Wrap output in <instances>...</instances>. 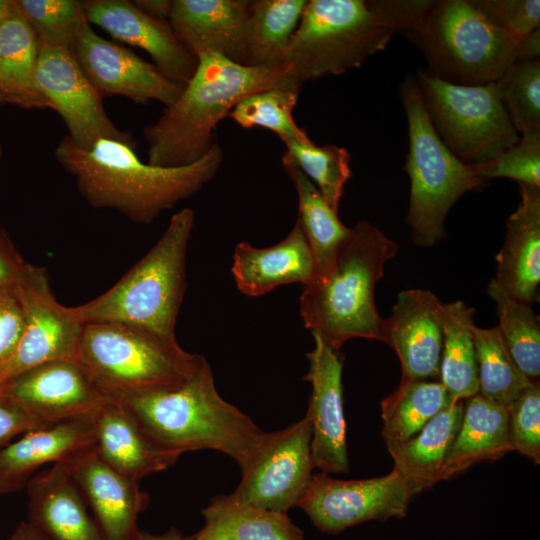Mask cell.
<instances>
[{
	"instance_id": "8d00e7d4",
	"label": "cell",
	"mask_w": 540,
	"mask_h": 540,
	"mask_svg": "<svg viewBox=\"0 0 540 540\" xmlns=\"http://www.w3.org/2000/svg\"><path fill=\"white\" fill-rule=\"evenodd\" d=\"M488 295L496 304L497 326L509 354L520 371L531 381L540 375V323L531 306L509 295L492 279Z\"/></svg>"
},
{
	"instance_id": "7bdbcfd3",
	"label": "cell",
	"mask_w": 540,
	"mask_h": 540,
	"mask_svg": "<svg viewBox=\"0 0 540 540\" xmlns=\"http://www.w3.org/2000/svg\"><path fill=\"white\" fill-rule=\"evenodd\" d=\"M496 26L517 39L540 28L539 0H472Z\"/></svg>"
},
{
	"instance_id": "d6a6232c",
	"label": "cell",
	"mask_w": 540,
	"mask_h": 540,
	"mask_svg": "<svg viewBox=\"0 0 540 540\" xmlns=\"http://www.w3.org/2000/svg\"><path fill=\"white\" fill-rule=\"evenodd\" d=\"M474 312V308L460 300L443 304L440 382L452 402L463 401L478 393Z\"/></svg>"
},
{
	"instance_id": "cb8c5ba5",
	"label": "cell",
	"mask_w": 540,
	"mask_h": 540,
	"mask_svg": "<svg viewBox=\"0 0 540 540\" xmlns=\"http://www.w3.org/2000/svg\"><path fill=\"white\" fill-rule=\"evenodd\" d=\"M521 200L506 222L496 256L495 281L513 298L530 305L540 282V187L519 183Z\"/></svg>"
},
{
	"instance_id": "1f68e13d",
	"label": "cell",
	"mask_w": 540,
	"mask_h": 540,
	"mask_svg": "<svg viewBox=\"0 0 540 540\" xmlns=\"http://www.w3.org/2000/svg\"><path fill=\"white\" fill-rule=\"evenodd\" d=\"M282 164L297 193V221L312 251L317 277L332 264L350 228L341 222L338 211L328 204L313 182L286 152L282 157Z\"/></svg>"
},
{
	"instance_id": "9a60e30c",
	"label": "cell",
	"mask_w": 540,
	"mask_h": 540,
	"mask_svg": "<svg viewBox=\"0 0 540 540\" xmlns=\"http://www.w3.org/2000/svg\"><path fill=\"white\" fill-rule=\"evenodd\" d=\"M0 393L48 425L90 418L112 398L78 359L27 369L3 382Z\"/></svg>"
},
{
	"instance_id": "4316f807",
	"label": "cell",
	"mask_w": 540,
	"mask_h": 540,
	"mask_svg": "<svg viewBox=\"0 0 540 540\" xmlns=\"http://www.w3.org/2000/svg\"><path fill=\"white\" fill-rule=\"evenodd\" d=\"M512 451L508 410L479 393L463 400L458 433L441 469L440 481L450 480L483 461H497Z\"/></svg>"
},
{
	"instance_id": "d6986e66",
	"label": "cell",
	"mask_w": 540,
	"mask_h": 540,
	"mask_svg": "<svg viewBox=\"0 0 540 540\" xmlns=\"http://www.w3.org/2000/svg\"><path fill=\"white\" fill-rule=\"evenodd\" d=\"M87 22L98 26L115 41L140 48L170 80L184 86L198 60L183 45L166 20L153 18L128 0H86Z\"/></svg>"
},
{
	"instance_id": "f546056e",
	"label": "cell",
	"mask_w": 540,
	"mask_h": 540,
	"mask_svg": "<svg viewBox=\"0 0 540 540\" xmlns=\"http://www.w3.org/2000/svg\"><path fill=\"white\" fill-rule=\"evenodd\" d=\"M39 42L17 10L0 25V95L23 109H50L36 82Z\"/></svg>"
},
{
	"instance_id": "603a6c76",
	"label": "cell",
	"mask_w": 540,
	"mask_h": 540,
	"mask_svg": "<svg viewBox=\"0 0 540 540\" xmlns=\"http://www.w3.org/2000/svg\"><path fill=\"white\" fill-rule=\"evenodd\" d=\"M29 522L50 540H104L65 464H53L26 484Z\"/></svg>"
},
{
	"instance_id": "ac0fdd59",
	"label": "cell",
	"mask_w": 540,
	"mask_h": 540,
	"mask_svg": "<svg viewBox=\"0 0 540 540\" xmlns=\"http://www.w3.org/2000/svg\"><path fill=\"white\" fill-rule=\"evenodd\" d=\"M383 342L399 358L400 381H440L443 303L426 289L400 292L383 321Z\"/></svg>"
},
{
	"instance_id": "6da1fadb",
	"label": "cell",
	"mask_w": 540,
	"mask_h": 540,
	"mask_svg": "<svg viewBox=\"0 0 540 540\" xmlns=\"http://www.w3.org/2000/svg\"><path fill=\"white\" fill-rule=\"evenodd\" d=\"M110 395L164 450L179 455L215 450L231 457L241 472L272 436L219 395L204 356L189 375L174 383Z\"/></svg>"
},
{
	"instance_id": "681fc988",
	"label": "cell",
	"mask_w": 540,
	"mask_h": 540,
	"mask_svg": "<svg viewBox=\"0 0 540 540\" xmlns=\"http://www.w3.org/2000/svg\"><path fill=\"white\" fill-rule=\"evenodd\" d=\"M7 540H50L30 522L21 523Z\"/></svg>"
},
{
	"instance_id": "83f0119b",
	"label": "cell",
	"mask_w": 540,
	"mask_h": 540,
	"mask_svg": "<svg viewBox=\"0 0 540 540\" xmlns=\"http://www.w3.org/2000/svg\"><path fill=\"white\" fill-rule=\"evenodd\" d=\"M463 401L436 414L415 436L389 449L396 471L415 496L440 481L441 469L460 428Z\"/></svg>"
},
{
	"instance_id": "60d3db41",
	"label": "cell",
	"mask_w": 540,
	"mask_h": 540,
	"mask_svg": "<svg viewBox=\"0 0 540 540\" xmlns=\"http://www.w3.org/2000/svg\"><path fill=\"white\" fill-rule=\"evenodd\" d=\"M475 173L487 180L504 177L519 183L540 187V130H528L498 157L471 165Z\"/></svg>"
},
{
	"instance_id": "7c38bea8",
	"label": "cell",
	"mask_w": 540,
	"mask_h": 540,
	"mask_svg": "<svg viewBox=\"0 0 540 540\" xmlns=\"http://www.w3.org/2000/svg\"><path fill=\"white\" fill-rule=\"evenodd\" d=\"M414 497L410 485L395 469L384 476L359 480L317 472L298 507L317 529L337 534L371 520L403 518Z\"/></svg>"
},
{
	"instance_id": "836d02e7",
	"label": "cell",
	"mask_w": 540,
	"mask_h": 540,
	"mask_svg": "<svg viewBox=\"0 0 540 540\" xmlns=\"http://www.w3.org/2000/svg\"><path fill=\"white\" fill-rule=\"evenodd\" d=\"M452 403L440 381H400L381 402L382 438L387 449L415 436Z\"/></svg>"
},
{
	"instance_id": "484cf974",
	"label": "cell",
	"mask_w": 540,
	"mask_h": 540,
	"mask_svg": "<svg viewBox=\"0 0 540 540\" xmlns=\"http://www.w3.org/2000/svg\"><path fill=\"white\" fill-rule=\"evenodd\" d=\"M97 456L118 473L139 481L174 465L181 455L155 444L114 399L92 416Z\"/></svg>"
},
{
	"instance_id": "c3c4849f",
	"label": "cell",
	"mask_w": 540,
	"mask_h": 540,
	"mask_svg": "<svg viewBox=\"0 0 540 540\" xmlns=\"http://www.w3.org/2000/svg\"><path fill=\"white\" fill-rule=\"evenodd\" d=\"M540 56V28L524 36L518 45L517 60H534Z\"/></svg>"
},
{
	"instance_id": "f1b7e54d",
	"label": "cell",
	"mask_w": 540,
	"mask_h": 540,
	"mask_svg": "<svg viewBox=\"0 0 540 540\" xmlns=\"http://www.w3.org/2000/svg\"><path fill=\"white\" fill-rule=\"evenodd\" d=\"M204 525L193 540H303L288 513L266 510L232 493L212 498L202 510Z\"/></svg>"
},
{
	"instance_id": "bcb514c9",
	"label": "cell",
	"mask_w": 540,
	"mask_h": 540,
	"mask_svg": "<svg viewBox=\"0 0 540 540\" xmlns=\"http://www.w3.org/2000/svg\"><path fill=\"white\" fill-rule=\"evenodd\" d=\"M25 264L26 261L0 226V289L14 285Z\"/></svg>"
},
{
	"instance_id": "e0dca14e",
	"label": "cell",
	"mask_w": 540,
	"mask_h": 540,
	"mask_svg": "<svg viewBox=\"0 0 540 540\" xmlns=\"http://www.w3.org/2000/svg\"><path fill=\"white\" fill-rule=\"evenodd\" d=\"M315 346L307 353L309 368L303 380L311 385L307 418L311 425L314 467L325 474L348 473L342 371L339 351L313 335Z\"/></svg>"
},
{
	"instance_id": "7dc6e473",
	"label": "cell",
	"mask_w": 540,
	"mask_h": 540,
	"mask_svg": "<svg viewBox=\"0 0 540 540\" xmlns=\"http://www.w3.org/2000/svg\"><path fill=\"white\" fill-rule=\"evenodd\" d=\"M132 3L145 14L168 21L172 0H134Z\"/></svg>"
},
{
	"instance_id": "b9f144b4",
	"label": "cell",
	"mask_w": 540,
	"mask_h": 540,
	"mask_svg": "<svg viewBox=\"0 0 540 540\" xmlns=\"http://www.w3.org/2000/svg\"><path fill=\"white\" fill-rule=\"evenodd\" d=\"M512 451L540 463V384L532 382L507 408Z\"/></svg>"
},
{
	"instance_id": "5b68a950",
	"label": "cell",
	"mask_w": 540,
	"mask_h": 540,
	"mask_svg": "<svg viewBox=\"0 0 540 540\" xmlns=\"http://www.w3.org/2000/svg\"><path fill=\"white\" fill-rule=\"evenodd\" d=\"M397 251L398 244L368 221L350 228L329 268L303 287L300 314L312 335L336 351L354 338L383 342L374 290Z\"/></svg>"
},
{
	"instance_id": "52a82bcc",
	"label": "cell",
	"mask_w": 540,
	"mask_h": 540,
	"mask_svg": "<svg viewBox=\"0 0 540 540\" xmlns=\"http://www.w3.org/2000/svg\"><path fill=\"white\" fill-rule=\"evenodd\" d=\"M424 53L427 72L456 85L496 82L518 59L521 39L492 23L472 0H433L404 33Z\"/></svg>"
},
{
	"instance_id": "3957f363",
	"label": "cell",
	"mask_w": 540,
	"mask_h": 540,
	"mask_svg": "<svg viewBox=\"0 0 540 540\" xmlns=\"http://www.w3.org/2000/svg\"><path fill=\"white\" fill-rule=\"evenodd\" d=\"M432 1L309 0L284 64L301 83L344 74L414 29Z\"/></svg>"
},
{
	"instance_id": "74e56055",
	"label": "cell",
	"mask_w": 540,
	"mask_h": 540,
	"mask_svg": "<svg viewBox=\"0 0 540 540\" xmlns=\"http://www.w3.org/2000/svg\"><path fill=\"white\" fill-rule=\"evenodd\" d=\"M286 153L313 182L328 204L336 211L351 177V156L344 147L318 146L309 141L283 140Z\"/></svg>"
},
{
	"instance_id": "ffe728a7",
	"label": "cell",
	"mask_w": 540,
	"mask_h": 540,
	"mask_svg": "<svg viewBox=\"0 0 540 540\" xmlns=\"http://www.w3.org/2000/svg\"><path fill=\"white\" fill-rule=\"evenodd\" d=\"M93 510L104 540H134L138 515L149 504L139 481L128 478L104 463L94 446L65 464Z\"/></svg>"
},
{
	"instance_id": "2e32d148",
	"label": "cell",
	"mask_w": 540,
	"mask_h": 540,
	"mask_svg": "<svg viewBox=\"0 0 540 540\" xmlns=\"http://www.w3.org/2000/svg\"><path fill=\"white\" fill-rule=\"evenodd\" d=\"M72 53L99 95L123 96L136 104L171 105L183 86L167 78L153 63L128 48L101 37L87 22L77 33Z\"/></svg>"
},
{
	"instance_id": "8fae6325",
	"label": "cell",
	"mask_w": 540,
	"mask_h": 540,
	"mask_svg": "<svg viewBox=\"0 0 540 540\" xmlns=\"http://www.w3.org/2000/svg\"><path fill=\"white\" fill-rule=\"evenodd\" d=\"M14 288L22 305L24 330L15 354L0 367V385L39 364L77 359L84 325L72 307L57 301L44 267L26 262Z\"/></svg>"
},
{
	"instance_id": "7402d4cb",
	"label": "cell",
	"mask_w": 540,
	"mask_h": 540,
	"mask_svg": "<svg viewBox=\"0 0 540 540\" xmlns=\"http://www.w3.org/2000/svg\"><path fill=\"white\" fill-rule=\"evenodd\" d=\"M92 417L65 420L33 430L0 450V495L26 486L46 463L67 464L94 446Z\"/></svg>"
},
{
	"instance_id": "ab89813d",
	"label": "cell",
	"mask_w": 540,
	"mask_h": 540,
	"mask_svg": "<svg viewBox=\"0 0 540 540\" xmlns=\"http://www.w3.org/2000/svg\"><path fill=\"white\" fill-rule=\"evenodd\" d=\"M496 83L517 132L540 130V60H516Z\"/></svg>"
},
{
	"instance_id": "4dcf8cb0",
	"label": "cell",
	"mask_w": 540,
	"mask_h": 540,
	"mask_svg": "<svg viewBox=\"0 0 540 540\" xmlns=\"http://www.w3.org/2000/svg\"><path fill=\"white\" fill-rule=\"evenodd\" d=\"M306 3V0L250 1L245 31L247 66L284 64Z\"/></svg>"
},
{
	"instance_id": "5bb4252c",
	"label": "cell",
	"mask_w": 540,
	"mask_h": 540,
	"mask_svg": "<svg viewBox=\"0 0 540 540\" xmlns=\"http://www.w3.org/2000/svg\"><path fill=\"white\" fill-rule=\"evenodd\" d=\"M312 431L305 415L272 436L253 463L242 473L232 494L242 502L288 513L299 505L315 469L311 454Z\"/></svg>"
},
{
	"instance_id": "4fadbf2b",
	"label": "cell",
	"mask_w": 540,
	"mask_h": 540,
	"mask_svg": "<svg viewBox=\"0 0 540 540\" xmlns=\"http://www.w3.org/2000/svg\"><path fill=\"white\" fill-rule=\"evenodd\" d=\"M36 82L76 145L88 148L101 138L136 143L130 131L119 129L109 118L103 98L80 69L71 48L39 44Z\"/></svg>"
},
{
	"instance_id": "db71d44e",
	"label": "cell",
	"mask_w": 540,
	"mask_h": 540,
	"mask_svg": "<svg viewBox=\"0 0 540 540\" xmlns=\"http://www.w3.org/2000/svg\"><path fill=\"white\" fill-rule=\"evenodd\" d=\"M3 103L4 102H3L2 98H1V95H0V105L3 104Z\"/></svg>"
},
{
	"instance_id": "44dd1931",
	"label": "cell",
	"mask_w": 540,
	"mask_h": 540,
	"mask_svg": "<svg viewBox=\"0 0 540 540\" xmlns=\"http://www.w3.org/2000/svg\"><path fill=\"white\" fill-rule=\"evenodd\" d=\"M249 5V0H172L168 22L196 58L216 54L246 65Z\"/></svg>"
},
{
	"instance_id": "ba28073f",
	"label": "cell",
	"mask_w": 540,
	"mask_h": 540,
	"mask_svg": "<svg viewBox=\"0 0 540 540\" xmlns=\"http://www.w3.org/2000/svg\"><path fill=\"white\" fill-rule=\"evenodd\" d=\"M407 123L409 150L405 169L410 179L406 223L413 242L433 246L444 236V221L454 203L466 192L482 189L489 180L460 161L435 131L415 77L400 85Z\"/></svg>"
},
{
	"instance_id": "7a4b0ae2",
	"label": "cell",
	"mask_w": 540,
	"mask_h": 540,
	"mask_svg": "<svg viewBox=\"0 0 540 540\" xmlns=\"http://www.w3.org/2000/svg\"><path fill=\"white\" fill-rule=\"evenodd\" d=\"M54 157L74 178L89 205L116 210L134 223L149 224L209 183L223 164L224 152L215 142L189 165L162 167L143 162L136 143L101 138L83 148L66 135L55 147Z\"/></svg>"
},
{
	"instance_id": "277c9868",
	"label": "cell",
	"mask_w": 540,
	"mask_h": 540,
	"mask_svg": "<svg viewBox=\"0 0 540 540\" xmlns=\"http://www.w3.org/2000/svg\"><path fill=\"white\" fill-rule=\"evenodd\" d=\"M197 60L196 70L177 100L143 130L152 165L180 167L199 160L216 142L217 124L243 98L292 76L285 64L247 66L216 54H204Z\"/></svg>"
},
{
	"instance_id": "f6af8a7d",
	"label": "cell",
	"mask_w": 540,
	"mask_h": 540,
	"mask_svg": "<svg viewBox=\"0 0 540 540\" xmlns=\"http://www.w3.org/2000/svg\"><path fill=\"white\" fill-rule=\"evenodd\" d=\"M50 425L37 419L22 406L0 393V450L27 432Z\"/></svg>"
},
{
	"instance_id": "f907efd6",
	"label": "cell",
	"mask_w": 540,
	"mask_h": 540,
	"mask_svg": "<svg viewBox=\"0 0 540 540\" xmlns=\"http://www.w3.org/2000/svg\"><path fill=\"white\" fill-rule=\"evenodd\" d=\"M134 540H193V538L184 537L177 529L170 528L162 534H150L139 531Z\"/></svg>"
},
{
	"instance_id": "8992f818",
	"label": "cell",
	"mask_w": 540,
	"mask_h": 540,
	"mask_svg": "<svg viewBox=\"0 0 540 540\" xmlns=\"http://www.w3.org/2000/svg\"><path fill=\"white\" fill-rule=\"evenodd\" d=\"M194 211L175 213L156 244L109 290L72 307L83 323L116 322L177 342L175 326L186 288V253Z\"/></svg>"
},
{
	"instance_id": "816d5d0a",
	"label": "cell",
	"mask_w": 540,
	"mask_h": 540,
	"mask_svg": "<svg viewBox=\"0 0 540 540\" xmlns=\"http://www.w3.org/2000/svg\"><path fill=\"white\" fill-rule=\"evenodd\" d=\"M16 10L14 0H0V25Z\"/></svg>"
},
{
	"instance_id": "d590c367",
	"label": "cell",
	"mask_w": 540,
	"mask_h": 540,
	"mask_svg": "<svg viewBox=\"0 0 540 540\" xmlns=\"http://www.w3.org/2000/svg\"><path fill=\"white\" fill-rule=\"evenodd\" d=\"M302 83L293 76L243 98L228 114L244 129L264 127L283 140H311L299 127L293 110L297 104Z\"/></svg>"
},
{
	"instance_id": "e575fe53",
	"label": "cell",
	"mask_w": 540,
	"mask_h": 540,
	"mask_svg": "<svg viewBox=\"0 0 540 540\" xmlns=\"http://www.w3.org/2000/svg\"><path fill=\"white\" fill-rule=\"evenodd\" d=\"M478 393L508 408L534 381L517 367L497 326H473Z\"/></svg>"
},
{
	"instance_id": "9c48e42d",
	"label": "cell",
	"mask_w": 540,
	"mask_h": 540,
	"mask_svg": "<svg viewBox=\"0 0 540 540\" xmlns=\"http://www.w3.org/2000/svg\"><path fill=\"white\" fill-rule=\"evenodd\" d=\"M415 79L435 131L464 164L490 161L519 140L496 82L456 85L423 69Z\"/></svg>"
},
{
	"instance_id": "ee69618b",
	"label": "cell",
	"mask_w": 540,
	"mask_h": 540,
	"mask_svg": "<svg viewBox=\"0 0 540 540\" xmlns=\"http://www.w3.org/2000/svg\"><path fill=\"white\" fill-rule=\"evenodd\" d=\"M24 330V315L14 285L0 289V367L15 354Z\"/></svg>"
},
{
	"instance_id": "f5cc1de1",
	"label": "cell",
	"mask_w": 540,
	"mask_h": 540,
	"mask_svg": "<svg viewBox=\"0 0 540 540\" xmlns=\"http://www.w3.org/2000/svg\"><path fill=\"white\" fill-rule=\"evenodd\" d=\"M1 155H2V146H1V142H0V159H1Z\"/></svg>"
},
{
	"instance_id": "30bf717a",
	"label": "cell",
	"mask_w": 540,
	"mask_h": 540,
	"mask_svg": "<svg viewBox=\"0 0 540 540\" xmlns=\"http://www.w3.org/2000/svg\"><path fill=\"white\" fill-rule=\"evenodd\" d=\"M202 355L139 328L116 322L83 325L77 359L109 394L174 383Z\"/></svg>"
},
{
	"instance_id": "d4e9b609",
	"label": "cell",
	"mask_w": 540,
	"mask_h": 540,
	"mask_svg": "<svg viewBox=\"0 0 540 540\" xmlns=\"http://www.w3.org/2000/svg\"><path fill=\"white\" fill-rule=\"evenodd\" d=\"M232 274L237 288L251 297L265 295L285 284H310L316 274L315 260L298 221L273 246L257 248L248 242L238 243Z\"/></svg>"
},
{
	"instance_id": "f35d334b",
	"label": "cell",
	"mask_w": 540,
	"mask_h": 540,
	"mask_svg": "<svg viewBox=\"0 0 540 540\" xmlns=\"http://www.w3.org/2000/svg\"><path fill=\"white\" fill-rule=\"evenodd\" d=\"M14 3L41 45L72 48L77 33L87 23L83 1L14 0Z\"/></svg>"
}]
</instances>
